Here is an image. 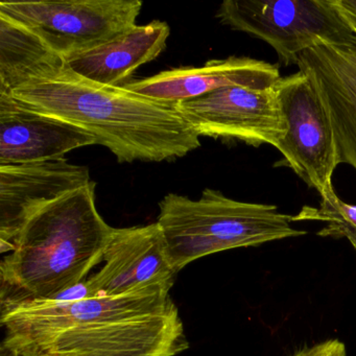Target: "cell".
<instances>
[{
	"mask_svg": "<svg viewBox=\"0 0 356 356\" xmlns=\"http://www.w3.org/2000/svg\"><path fill=\"white\" fill-rule=\"evenodd\" d=\"M11 95L40 113L86 131L120 162L170 161L201 147L200 135L177 103L91 82L66 64L31 79Z\"/></svg>",
	"mask_w": 356,
	"mask_h": 356,
	"instance_id": "cell-1",
	"label": "cell"
},
{
	"mask_svg": "<svg viewBox=\"0 0 356 356\" xmlns=\"http://www.w3.org/2000/svg\"><path fill=\"white\" fill-rule=\"evenodd\" d=\"M95 182L35 212L0 264L1 308L49 300L86 280L103 261L113 227L95 206Z\"/></svg>",
	"mask_w": 356,
	"mask_h": 356,
	"instance_id": "cell-2",
	"label": "cell"
},
{
	"mask_svg": "<svg viewBox=\"0 0 356 356\" xmlns=\"http://www.w3.org/2000/svg\"><path fill=\"white\" fill-rule=\"evenodd\" d=\"M159 209L157 224L177 273L218 252L307 234L293 228V216L277 206L236 201L216 189H205L197 200L168 193Z\"/></svg>",
	"mask_w": 356,
	"mask_h": 356,
	"instance_id": "cell-3",
	"label": "cell"
},
{
	"mask_svg": "<svg viewBox=\"0 0 356 356\" xmlns=\"http://www.w3.org/2000/svg\"><path fill=\"white\" fill-rule=\"evenodd\" d=\"M216 16L268 43L284 66L297 65L298 56L316 45L356 38L333 0H225Z\"/></svg>",
	"mask_w": 356,
	"mask_h": 356,
	"instance_id": "cell-4",
	"label": "cell"
},
{
	"mask_svg": "<svg viewBox=\"0 0 356 356\" xmlns=\"http://www.w3.org/2000/svg\"><path fill=\"white\" fill-rule=\"evenodd\" d=\"M140 0L1 1L0 14L38 35L64 59L137 26Z\"/></svg>",
	"mask_w": 356,
	"mask_h": 356,
	"instance_id": "cell-5",
	"label": "cell"
},
{
	"mask_svg": "<svg viewBox=\"0 0 356 356\" xmlns=\"http://www.w3.org/2000/svg\"><path fill=\"white\" fill-rule=\"evenodd\" d=\"M174 305L170 293L166 291L76 301H24L1 308L0 322L6 328V337L1 343L19 356H30L39 346L70 327L157 314Z\"/></svg>",
	"mask_w": 356,
	"mask_h": 356,
	"instance_id": "cell-6",
	"label": "cell"
},
{
	"mask_svg": "<svg viewBox=\"0 0 356 356\" xmlns=\"http://www.w3.org/2000/svg\"><path fill=\"white\" fill-rule=\"evenodd\" d=\"M274 89L287 128L276 149L285 165L325 197L334 191L332 177L339 161L332 129L318 93L300 70L281 76Z\"/></svg>",
	"mask_w": 356,
	"mask_h": 356,
	"instance_id": "cell-7",
	"label": "cell"
},
{
	"mask_svg": "<svg viewBox=\"0 0 356 356\" xmlns=\"http://www.w3.org/2000/svg\"><path fill=\"white\" fill-rule=\"evenodd\" d=\"M188 348L178 308L70 327L30 356H176Z\"/></svg>",
	"mask_w": 356,
	"mask_h": 356,
	"instance_id": "cell-8",
	"label": "cell"
},
{
	"mask_svg": "<svg viewBox=\"0 0 356 356\" xmlns=\"http://www.w3.org/2000/svg\"><path fill=\"white\" fill-rule=\"evenodd\" d=\"M177 106L200 137L276 147L287 132L274 86L226 87Z\"/></svg>",
	"mask_w": 356,
	"mask_h": 356,
	"instance_id": "cell-9",
	"label": "cell"
},
{
	"mask_svg": "<svg viewBox=\"0 0 356 356\" xmlns=\"http://www.w3.org/2000/svg\"><path fill=\"white\" fill-rule=\"evenodd\" d=\"M103 261L101 270L87 278L95 297L170 293L178 274L170 264L157 222L114 229Z\"/></svg>",
	"mask_w": 356,
	"mask_h": 356,
	"instance_id": "cell-10",
	"label": "cell"
},
{
	"mask_svg": "<svg viewBox=\"0 0 356 356\" xmlns=\"http://www.w3.org/2000/svg\"><path fill=\"white\" fill-rule=\"evenodd\" d=\"M88 168L66 159L0 166V247L13 241L26 220L47 204L91 182Z\"/></svg>",
	"mask_w": 356,
	"mask_h": 356,
	"instance_id": "cell-11",
	"label": "cell"
},
{
	"mask_svg": "<svg viewBox=\"0 0 356 356\" xmlns=\"http://www.w3.org/2000/svg\"><path fill=\"white\" fill-rule=\"evenodd\" d=\"M297 66L312 81L326 112L339 164L356 170V38L312 47L298 56Z\"/></svg>",
	"mask_w": 356,
	"mask_h": 356,
	"instance_id": "cell-12",
	"label": "cell"
},
{
	"mask_svg": "<svg viewBox=\"0 0 356 356\" xmlns=\"http://www.w3.org/2000/svg\"><path fill=\"white\" fill-rule=\"evenodd\" d=\"M97 139L70 122L40 113L0 92V166L63 159Z\"/></svg>",
	"mask_w": 356,
	"mask_h": 356,
	"instance_id": "cell-13",
	"label": "cell"
},
{
	"mask_svg": "<svg viewBox=\"0 0 356 356\" xmlns=\"http://www.w3.org/2000/svg\"><path fill=\"white\" fill-rule=\"evenodd\" d=\"M276 64L249 57L211 60L201 67L166 70L143 80L124 85L129 90L161 101L179 103L226 87L272 88L279 79Z\"/></svg>",
	"mask_w": 356,
	"mask_h": 356,
	"instance_id": "cell-14",
	"label": "cell"
},
{
	"mask_svg": "<svg viewBox=\"0 0 356 356\" xmlns=\"http://www.w3.org/2000/svg\"><path fill=\"white\" fill-rule=\"evenodd\" d=\"M170 34V26L159 20L135 26L103 44L66 58V65L91 82L120 86L163 53Z\"/></svg>",
	"mask_w": 356,
	"mask_h": 356,
	"instance_id": "cell-15",
	"label": "cell"
},
{
	"mask_svg": "<svg viewBox=\"0 0 356 356\" xmlns=\"http://www.w3.org/2000/svg\"><path fill=\"white\" fill-rule=\"evenodd\" d=\"M65 64L38 35L0 14V92L11 93L31 79Z\"/></svg>",
	"mask_w": 356,
	"mask_h": 356,
	"instance_id": "cell-16",
	"label": "cell"
},
{
	"mask_svg": "<svg viewBox=\"0 0 356 356\" xmlns=\"http://www.w3.org/2000/svg\"><path fill=\"white\" fill-rule=\"evenodd\" d=\"M300 220L326 222V226L316 235L332 238L346 237L356 252V205L341 201L335 191H331L326 197H322L320 207L305 206L302 208L297 216H293V222Z\"/></svg>",
	"mask_w": 356,
	"mask_h": 356,
	"instance_id": "cell-17",
	"label": "cell"
},
{
	"mask_svg": "<svg viewBox=\"0 0 356 356\" xmlns=\"http://www.w3.org/2000/svg\"><path fill=\"white\" fill-rule=\"evenodd\" d=\"M291 356H347V349L345 343L339 339H329L301 348Z\"/></svg>",
	"mask_w": 356,
	"mask_h": 356,
	"instance_id": "cell-18",
	"label": "cell"
},
{
	"mask_svg": "<svg viewBox=\"0 0 356 356\" xmlns=\"http://www.w3.org/2000/svg\"><path fill=\"white\" fill-rule=\"evenodd\" d=\"M341 17L356 35V0H333Z\"/></svg>",
	"mask_w": 356,
	"mask_h": 356,
	"instance_id": "cell-19",
	"label": "cell"
},
{
	"mask_svg": "<svg viewBox=\"0 0 356 356\" xmlns=\"http://www.w3.org/2000/svg\"><path fill=\"white\" fill-rule=\"evenodd\" d=\"M0 356H19L17 353H16L14 350H12L11 348L6 347L5 345L1 343V347H0Z\"/></svg>",
	"mask_w": 356,
	"mask_h": 356,
	"instance_id": "cell-20",
	"label": "cell"
},
{
	"mask_svg": "<svg viewBox=\"0 0 356 356\" xmlns=\"http://www.w3.org/2000/svg\"><path fill=\"white\" fill-rule=\"evenodd\" d=\"M39 356H60V355H53V354H41Z\"/></svg>",
	"mask_w": 356,
	"mask_h": 356,
	"instance_id": "cell-21",
	"label": "cell"
}]
</instances>
